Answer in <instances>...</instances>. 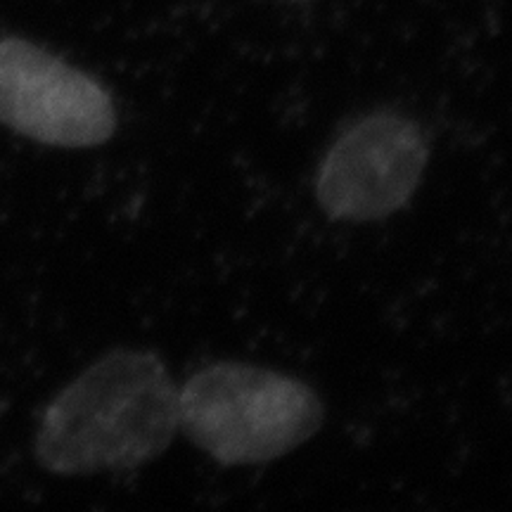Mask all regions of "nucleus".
Wrapping results in <instances>:
<instances>
[{
    "mask_svg": "<svg viewBox=\"0 0 512 512\" xmlns=\"http://www.w3.org/2000/svg\"><path fill=\"white\" fill-rule=\"evenodd\" d=\"M0 124L41 145L95 147L117 131L110 91L24 38L0 41Z\"/></svg>",
    "mask_w": 512,
    "mask_h": 512,
    "instance_id": "20e7f679",
    "label": "nucleus"
},
{
    "mask_svg": "<svg viewBox=\"0 0 512 512\" xmlns=\"http://www.w3.org/2000/svg\"><path fill=\"white\" fill-rule=\"evenodd\" d=\"M178 432V387L152 351L117 349L76 375L43 411L36 458L62 477L133 470Z\"/></svg>",
    "mask_w": 512,
    "mask_h": 512,
    "instance_id": "f257e3e1",
    "label": "nucleus"
},
{
    "mask_svg": "<svg viewBox=\"0 0 512 512\" xmlns=\"http://www.w3.org/2000/svg\"><path fill=\"white\" fill-rule=\"evenodd\" d=\"M320 396L297 377L211 363L178 389V432L221 465L271 463L323 427Z\"/></svg>",
    "mask_w": 512,
    "mask_h": 512,
    "instance_id": "f03ea898",
    "label": "nucleus"
},
{
    "mask_svg": "<svg viewBox=\"0 0 512 512\" xmlns=\"http://www.w3.org/2000/svg\"><path fill=\"white\" fill-rule=\"evenodd\" d=\"M427 159L430 147L413 119L373 112L344 128L325 152L316 200L332 221H382L413 200Z\"/></svg>",
    "mask_w": 512,
    "mask_h": 512,
    "instance_id": "7ed1b4c3",
    "label": "nucleus"
}]
</instances>
